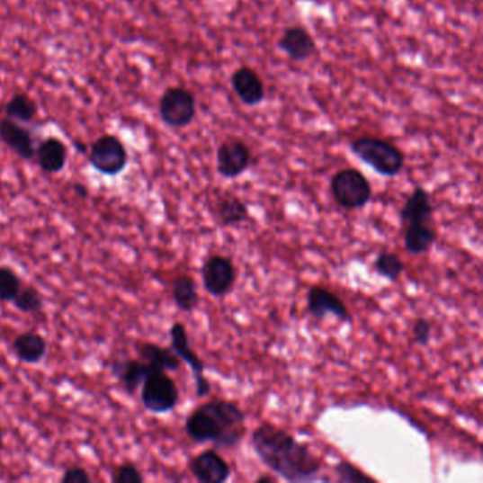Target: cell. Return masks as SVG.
I'll use <instances>...</instances> for the list:
<instances>
[{
	"instance_id": "cell-1",
	"label": "cell",
	"mask_w": 483,
	"mask_h": 483,
	"mask_svg": "<svg viewBox=\"0 0 483 483\" xmlns=\"http://www.w3.org/2000/svg\"><path fill=\"white\" fill-rule=\"evenodd\" d=\"M251 447L261 462L287 482H315L320 477L324 462L312 452L309 445L300 443L273 423H263L251 434Z\"/></svg>"
},
{
	"instance_id": "cell-2",
	"label": "cell",
	"mask_w": 483,
	"mask_h": 483,
	"mask_svg": "<svg viewBox=\"0 0 483 483\" xmlns=\"http://www.w3.org/2000/svg\"><path fill=\"white\" fill-rule=\"evenodd\" d=\"M246 431V413L230 400L207 401L194 408L184 423V433L193 443H213L226 450L237 447Z\"/></svg>"
},
{
	"instance_id": "cell-3",
	"label": "cell",
	"mask_w": 483,
	"mask_h": 483,
	"mask_svg": "<svg viewBox=\"0 0 483 483\" xmlns=\"http://www.w3.org/2000/svg\"><path fill=\"white\" fill-rule=\"evenodd\" d=\"M350 150L357 159L384 177L397 176L406 166V155L400 148L374 135H362L352 140Z\"/></svg>"
},
{
	"instance_id": "cell-4",
	"label": "cell",
	"mask_w": 483,
	"mask_h": 483,
	"mask_svg": "<svg viewBox=\"0 0 483 483\" xmlns=\"http://www.w3.org/2000/svg\"><path fill=\"white\" fill-rule=\"evenodd\" d=\"M330 192L335 201L346 210L363 209L373 196L371 182L354 167L340 169L330 180Z\"/></svg>"
},
{
	"instance_id": "cell-5",
	"label": "cell",
	"mask_w": 483,
	"mask_h": 483,
	"mask_svg": "<svg viewBox=\"0 0 483 483\" xmlns=\"http://www.w3.org/2000/svg\"><path fill=\"white\" fill-rule=\"evenodd\" d=\"M91 166L103 176H118L127 169L130 162L127 148L115 135H103L90 147Z\"/></svg>"
},
{
	"instance_id": "cell-6",
	"label": "cell",
	"mask_w": 483,
	"mask_h": 483,
	"mask_svg": "<svg viewBox=\"0 0 483 483\" xmlns=\"http://www.w3.org/2000/svg\"><path fill=\"white\" fill-rule=\"evenodd\" d=\"M196 97L191 90L183 87H170L159 100L160 120L174 130L189 127L196 118Z\"/></svg>"
},
{
	"instance_id": "cell-7",
	"label": "cell",
	"mask_w": 483,
	"mask_h": 483,
	"mask_svg": "<svg viewBox=\"0 0 483 483\" xmlns=\"http://www.w3.org/2000/svg\"><path fill=\"white\" fill-rule=\"evenodd\" d=\"M140 400L145 410L152 414H166L176 408L180 400L179 389L166 371L150 374L142 383Z\"/></svg>"
},
{
	"instance_id": "cell-8",
	"label": "cell",
	"mask_w": 483,
	"mask_h": 483,
	"mask_svg": "<svg viewBox=\"0 0 483 483\" xmlns=\"http://www.w3.org/2000/svg\"><path fill=\"white\" fill-rule=\"evenodd\" d=\"M170 349L174 350V353L179 356V359L187 366L191 367L192 373L194 377V389H196V396L199 398L209 396L211 391L210 381L207 380L204 376L206 371V363L201 357L194 352L187 334L186 326L182 322H174L169 330Z\"/></svg>"
},
{
	"instance_id": "cell-9",
	"label": "cell",
	"mask_w": 483,
	"mask_h": 483,
	"mask_svg": "<svg viewBox=\"0 0 483 483\" xmlns=\"http://www.w3.org/2000/svg\"><path fill=\"white\" fill-rule=\"evenodd\" d=\"M237 270L230 258L214 254L204 261L201 281L207 293L211 297H226L236 285Z\"/></svg>"
},
{
	"instance_id": "cell-10",
	"label": "cell",
	"mask_w": 483,
	"mask_h": 483,
	"mask_svg": "<svg viewBox=\"0 0 483 483\" xmlns=\"http://www.w3.org/2000/svg\"><path fill=\"white\" fill-rule=\"evenodd\" d=\"M253 154L240 138H227L217 149V172L224 179H237L250 169Z\"/></svg>"
},
{
	"instance_id": "cell-11",
	"label": "cell",
	"mask_w": 483,
	"mask_h": 483,
	"mask_svg": "<svg viewBox=\"0 0 483 483\" xmlns=\"http://www.w3.org/2000/svg\"><path fill=\"white\" fill-rule=\"evenodd\" d=\"M308 312L315 319L324 320L329 315L339 319L344 324H352L353 317L350 314L349 308L344 305V300L337 297L336 293L322 287L314 285L308 291L307 295Z\"/></svg>"
},
{
	"instance_id": "cell-12",
	"label": "cell",
	"mask_w": 483,
	"mask_h": 483,
	"mask_svg": "<svg viewBox=\"0 0 483 483\" xmlns=\"http://www.w3.org/2000/svg\"><path fill=\"white\" fill-rule=\"evenodd\" d=\"M189 472L201 483H224L231 478V467L220 453L203 451L189 461Z\"/></svg>"
},
{
	"instance_id": "cell-13",
	"label": "cell",
	"mask_w": 483,
	"mask_h": 483,
	"mask_svg": "<svg viewBox=\"0 0 483 483\" xmlns=\"http://www.w3.org/2000/svg\"><path fill=\"white\" fill-rule=\"evenodd\" d=\"M111 371L117 379L118 383L122 386L125 393L134 396L138 389L142 386L148 377L152 373H157V369L142 359H115L111 364Z\"/></svg>"
},
{
	"instance_id": "cell-14",
	"label": "cell",
	"mask_w": 483,
	"mask_h": 483,
	"mask_svg": "<svg viewBox=\"0 0 483 483\" xmlns=\"http://www.w3.org/2000/svg\"><path fill=\"white\" fill-rule=\"evenodd\" d=\"M231 87L237 97L247 107H257L267 97L263 78L257 71L248 66H243L234 71L231 76Z\"/></svg>"
},
{
	"instance_id": "cell-15",
	"label": "cell",
	"mask_w": 483,
	"mask_h": 483,
	"mask_svg": "<svg viewBox=\"0 0 483 483\" xmlns=\"http://www.w3.org/2000/svg\"><path fill=\"white\" fill-rule=\"evenodd\" d=\"M0 140L21 159H34L36 145L33 134L26 127H22L17 121L7 117L0 121Z\"/></svg>"
},
{
	"instance_id": "cell-16",
	"label": "cell",
	"mask_w": 483,
	"mask_h": 483,
	"mask_svg": "<svg viewBox=\"0 0 483 483\" xmlns=\"http://www.w3.org/2000/svg\"><path fill=\"white\" fill-rule=\"evenodd\" d=\"M278 49L287 54L291 60L300 63L309 60L317 53V43L305 27L291 26L285 29L278 40Z\"/></svg>"
},
{
	"instance_id": "cell-17",
	"label": "cell",
	"mask_w": 483,
	"mask_h": 483,
	"mask_svg": "<svg viewBox=\"0 0 483 483\" xmlns=\"http://www.w3.org/2000/svg\"><path fill=\"white\" fill-rule=\"evenodd\" d=\"M434 216V204L431 194L424 187L416 186L413 193L407 197L400 211L403 226L408 224H431Z\"/></svg>"
},
{
	"instance_id": "cell-18",
	"label": "cell",
	"mask_w": 483,
	"mask_h": 483,
	"mask_svg": "<svg viewBox=\"0 0 483 483\" xmlns=\"http://www.w3.org/2000/svg\"><path fill=\"white\" fill-rule=\"evenodd\" d=\"M37 165L47 174H60L67 165L68 149L63 140L47 138L36 147L34 154Z\"/></svg>"
},
{
	"instance_id": "cell-19",
	"label": "cell",
	"mask_w": 483,
	"mask_h": 483,
	"mask_svg": "<svg viewBox=\"0 0 483 483\" xmlns=\"http://www.w3.org/2000/svg\"><path fill=\"white\" fill-rule=\"evenodd\" d=\"M12 352L22 363H40L47 353V340L43 335L29 330L14 337L12 342Z\"/></svg>"
},
{
	"instance_id": "cell-20",
	"label": "cell",
	"mask_w": 483,
	"mask_h": 483,
	"mask_svg": "<svg viewBox=\"0 0 483 483\" xmlns=\"http://www.w3.org/2000/svg\"><path fill=\"white\" fill-rule=\"evenodd\" d=\"M137 353L139 359L144 360L157 371H176L182 366V360L179 359L174 350L169 347L159 346L152 342H142L137 344Z\"/></svg>"
},
{
	"instance_id": "cell-21",
	"label": "cell",
	"mask_w": 483,
	"mask_h": 483,
	"mask_svg": "<svg viewBox=\"0 0 483 483\" xmlns=\"http://www.w3.org/2000/svg\"><path fill=\"white\" fill-rule=\"evenodd\" d=\"M217 224L220 227L240 226L250 220V210L247 204L240 197L234 194H224L217 201L216 211Z\"/></svg>"
},
{
	"instance_id": "cell-22",
	"label": "cell",
	"mask_w": 483,
	"mask_h": 483,
	"mask_svg": "<svg viewBox=\"0 0 483 483\" xmlns=\"http://www.w3.org/2000/svg\"><path fill=\"white\" fill-rule=\"evenodd\" d=\"M438 234L431 224H408L404 231V248L411 255L427 254L437 243Z\"/></svg>"
},
{
	"instance_id": "cell-23",
	"label": "cell",
	"mask_w": 483,
	"mask_h": 483,
	"mask_svg": "<svg viewBox=\"0 0 483 483\" xmlns=\"http://www.w3.org/2000/svg\"><path fill=\"white\" fill-rule=\"evenodd\" d=\"M172 298H174V305L183 312H193L199 302H201V295L197 291L196 281L193 277L182 273L179 277L174 278L172 282Z\"/></svg>"
},
{
	"instance_id": "cell-24",
	"label": "cell",
	"mask_w": 483,
	"mask_h": 483,
	"mask_svg": "<svg viewBox=\"0 0 483 483\" xmlns=\"http://www.w3.org/2000/svg\"><path fill=\"white\" fill-rule=\"evenodd\" d=\"M6 117L17 122H31L37 115V103L26 93L16 94L6 105Z\"/></svg>"
},
{
	"instance_id": "cell-25",
	"label": "cell",
	"mask_w": 483,
	"mask_h": 483,
	"mask_svg": "<svg viewBox=\"0 0 483 483\" xmlns=\"http://www.w3.org/2000/svg\"><path fill=\"white\" fill-rule=\"evenodd\" d=\"M374 270L390 282H396L406 273V264L397 254L380 251L374 261Z\"/></svg>"
},
{
	"instance_id": "cell-26",
	"label": "cell",
	"mask_w": 483,
	"mask_h": 483,
	"mask_svg": "<svg viewBox=\"0 0 483 483\" xmlns=\"http://www.w3.org/2000/svg\"><path fill=\"white\" fill-rule=\"evenodd\" d=\"M12 304L22 314L34 315L43 310L44 298L40 291L31 287V285H26V287L23 285L14 300H12Z\"/></svg>"
},
{
	"instance_id": "cell-27",
	"label": "cell",
	"mask_w": 483,
	"mask_h": 483,
	"mask_svg": "<svg viewBox=\"0 0 483 483\" xmlns=\"http://www.w3.org/2000/svg\"><path fill=\"white\" fill-rule=\"evenodd\" d=\"M23 287L22 278L13 268L0 265V302L9 304Z\"/></svg>"
},
{
	"instance_id": "cell-28",
	"label": "cell",
	"mask_w": 483,
	"mask_h": 483,
	"mask_svg": "<svg viewBox=\"0 0 483 483\" xmlns=\"http://www.w3.org/2000/svg\"><path fill=\"white\" fill-rule=\"evenodd\" d=\"M335 475L337 482L344 483H360V482H376L374 478L369 477L363 470L354 467L353 463L349 461H339L335 467Z\"/></svg>"
},
{
	"instance_id": "cell-29",
	"label": "cell",
	"mask_w": 483,
	"mask_h": 483,
	"mask_svg": "<svg viewBox=\"0 0 483 483\" xmlns=\"http://www.w3.org/2000/svg\"><path fill=\"white\" fill-rule=\"evenodd\" d=\"M113 483H144L145 477L135 463L124 462L115 468L112 473Z\"/></svg>"
},
{
	"instance_id": "cell-30",
	"label": "cell",
	"mask_w": 483,
	"mask_h": 483,
	"mask_svg": "<svg viewBox=\"0 0 483 483\" xmlns=\"http://www.w3.org/2000/svg\"><path fill=\"white\" fill-rule=\"evenodd\" d=\"M433 337V325L430 320L416 319L413 325V339L418 346H428Z\"/></svg>"
},
{
	"instance_id": "cell-31",
	"label": "cell",
	"mask_w": 483,
	"mask_h": 483,
	"mask_svg": "<svg viewBox=\"0 0 483 483\" xmlns=\"http://www.w3.org/2000/svg\"><path fill=\"white\" fill-rule=\"evenodd\" d=\"M90 473L83 467H71L64 470L61 483H91Z\"/></svg>"
},
{
	"instance_id": "cell-32",
	"label": "cell",
	"mask_w": 483,
	"mask_h": 483,
	"mask_svg": "<svg viewBox=\"0 0 483 483\" xmlns=\"http://www.w3.org/2000/svg\"><path fill=\"white\" fill-rule=\"evenodd\" d=\"M73 191L74 193L77 194V196L81 197V199H87L88 194H90L88 193L87 187L84 186V184L81 183H74Z\"/></svg>"
},
{
	"instance_id": "cell-33",
	"label": "cell",
	"mask_w": 483,
	"mask_h": 483,
	"mask_svg": "<svg viewBox=\"0 0 483 483\" xmlns=\"http://www.w3.org/2000/svg\"><path fill=\"white\" fill-rule=\"evenodd\" d=\"M261 482H275V479H273V478L268 477V475H265V477L258 478L257 483Z\"/></svg>"
},
{
	"instance_id": "cell-34",
	"label": "cell",
	"mask_w": 483,
	"mask_h": 483,
	"mask_svg": "<svg viewBox=\"0 0 483 483\" xmlns=\"http://www.w3.org/2000/svg\"><path fill=\"white\" fill-rule=\"evenodd\" d=\"M4 448V430L0 427V451Z\"/></svg>"
}]
</instances>
